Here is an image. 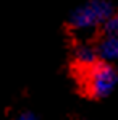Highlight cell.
Segmentation results:
<instances>
[{
  "instance_id": "cell-2",
  "label": "cell",
  "mask_w": 118,
  "mask_h": 120,
  "mask_svg": "<svg viewBox=\"0 0 118 120\" xmlns=\"http://www.w3.org/2000/svg\"><path fill=\"white\" fill-rule=\"evenodd\" d=\"M76 75L84 96L94 101L110 98L118 86V67L100 60L89 68L76 70Z\"/></svg>"
},
{
  "instance_id": "cell-3",
  "label": "cell",
  "mask_w": 118,
  "mask_h": 120,
  "mask_svg": "<svg viewBox=\"0 0 118 120\" xmlns=\"http://www.w3.org/2000/svg\"><path fill=\"white\" fill-rule=\"evenodd\" d=\"M70 54H71V63L75 71L89 68L99 62L94 39H75Z\"/></svg>"
},
{
  "instance_id": "cell-6",
  "label": "cell",
  "mask_w": 118,
  "mask_h": 120,
  "mask_svg": "<svg viewBox=\"0 0 118 120\" xmlns=\"http://www.w3.org/2000/svg\"><path fill=\"white\" fill-rule=\"evenodd\" d=\"M13 120H40V119L34 110H31V109H23V110H20V112L13 117Z\"/></svg>"
},
{
  "instance_id": "cell-4",
  "label": "cell",
  "mask_w": 118,
  "mask_h": 120,
  "mask_svg": "<svg viewBox=\"0 0 118 120\" xmlns=\"http://www.w3.org/2000/svg\"><path fill=\"white\" fill-rule=\"evenodd\" d=\"M94 42L100 62L118 65V34L100 33L96 36Z\"/></svg>"
},
{
  "instance_id": "cell-5",
  "label": "cell",
  "mask_w": 118,
  "mask_h": 120,
  "mask_svg": "<svg viewBox=\"0 0 118 120\" xmlns=\"http://www.w3.org/2000/svg\"><path fill=\"white\" fill-rule=\"evenodd\" d=\"M100 33H107V34H118V8L110 15V18L104 23L102 31ZM99 33V34H100Z\"/></svg>"
},
{
  "instance_id": "cell-1",
  "label": "cell",
  "mask_w": 118,
  "mask_h": 120,
  "mask_svg": "<svg viewBox=\"0 0 118 120\" xmlns=\"http://www.w3.org/2000/svg\"><path fill=\"white\" fill-rule=\"evenodd\" d=\"M115 10L117 7L112 0H84L70 10L66 28L75 39H92Z\"/></svg>"
}]
</instances>
